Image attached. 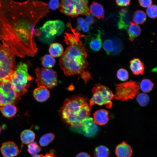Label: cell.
<instances>
[{"label": "cell", "instance_id": "obj_27", "mask_svg": "<svg viewBox=\"0 0 157 157\" xmlns=\"http://www.w3.org/2000/svg\"><path fill=\"white\" fill-rule=\"evenodd\" d=\"M42 65L45 68H50L53 67L56 63L53 57L49 54H46L41 58Z\"/></svg>", "mask_w": 157, "mask_h": 157}, {"label": "cell", "instance_id": "obj_5", "mask_svg": "<svg viewBox=\"0 0 157 157\" xmlns=\"http://www.w3.org/2000/svg\"><path fill=\"white\" fill-rule=\"evenodd\" d=\"M15 55L8 47L0 44V81H10L16 67Z\"/></svg>", "mask_w": 157, "mask_h": 157}, {"label": "cell", "instance_id": "obj_11", "mask_svg": "<svg viewBox=\"0 0 157 157\" xmlns=\"http://www.w3.org/2000/svg\"><path fill=\"white\" fill-rule=\"evenodd\" d=\"M64 28V24L61 21L50 20L46 21L39 30L40 33V35H42V37H43V39H48L52 38L56 35H60L63 33Z\"/></svg>", "mask_w": 157, "mask_h": 157}, {"label": "cell", "instance_id": "obj_2", "mask_svg": "<svg viewBox=\"0 0 157 157\" xmlns=\"http://www.w3.org/2000/svg\"><path fill=\"white\" fill-rule=\"evenodd\" d=\"M67 26L72 33H65L64 41L68 46L59 59L60 66L65 75H80L86 84L92 78L90 72L85 70L88 65L86 60L87 53L80 40L84 35H80L78 31L73 28L70 22Z\"/></svg>", "mask_w": 157, "mask_h": 157}, {"label": "cell", "instance_id": "obj_38", "mask_svg": "<svg viewBox=\"0 0 157 157\" xmlns=\"http://www.w3.org/2000/svg\"><path fill=\"white\" fill-rule=\"evenodd\" d=\"M140 5L144 8H148L151 6L152 3L151 0H140L138 1Z\"/></svg>", "mask_w": 157, "mask_h": 157}, {"label": "cell", "instance_id": "obj_4", "mask_svg": "<svg viewBox=\"0 0 157 157\" xmlns=\"http://www.w3.org/2000/svg\"><path fill=\"white\" fill-rule=\"evenodd\" d=\"M27 64L20 62L16 66L10 81L17 94L19 96L26 93L33 79L28 73Z\"/></svg>", "mask_w": 157, "mask_h": 157}, {"label": "cell", "instance_id": "obj_18", "mask_svg": "<svg viewBox=\"0 0 157 157\" xmlns=\"http://www.w3.org/2000/svg\"><path fill=\"white\" fill-rule=\"evenodd\" d=\"M130 68L135 75L143 74L144 67L143 63L138 58H134L130 61Z\"/></svg>", "mask_w": 157, "mask_h": 157}, {"label": "cell", "instance_id": "obj_9", "mask_svg": "<svg viewBox=\"0 0 157 157\" xmlns=\"http://www.w3.org/2000/svg\"><path fill=\"white\" fill-rule=\"evenodd\" d=\"M36 76L35 82L39 87L52 89L57 83V74L50 68H37L35 70Z\"/></svg>", "mask_w": 157, "mask_h": 157}, {"label": "cell", "instance_id": "obj_17", "mask_svg": "<svg viewBox=\"0 0 157 157\" xmlns=\"http://www.w3.org/2000/svg\"><path fill=\"white\" fill-rule=\"evenodd\" d=\"M87 39L89 40L88 44L90 49L94 52L99 51L102 46V41L101 38V32L98 30L97 34L94 36L87 37Z\"/></svg>", "mask_w": 157, "mask_h": 157}, {"label": "cell", "instance_id": "obj_6", "mask_svg": "<svg viewBox=\"0 0 157 157\" xmlns=\"http://www.w3.org/2000/svg\"><path fill=\"white\" fill-rule=\"evenodd\" d=\"M88 2L86 0H62L58 8L63 14L72 17L90 15Z\"/></svg>", "mask_w": 157, "mask_h": 157}, {"label": "cell", "instance_id": "obj_23", "mask_svg": "<svg viewBox=\"0 0 157 157\" xmlns=\"http://www.w3.org/2000/svg\"><path fill=\"white\" fill-rule=\"evenodd\" d=\"M0 110L3 115L8 118L14 117L17 112L16 107L12 104H8L0 107Z\"/></svg>", "mask_w": 157, "mask_h": 157}, {"label": "cell", "instance_id": "obj_28", "mask_svg": "<svg viewBox=\"0 0 157 157\" xmlns=\"http://www.w3.org/2000/svg\"><path fill=\"white\" fill-rule=\"evenodd\" d=\"M139 87L142 91L145 93H148L152 90L154 84L150 79L144 78L141 81Z\"/></svg>", "mask_w": 157, "mask_h": 157}, {"label": "cell", "instance_id": "obj_41", "mask_svg": "<svg viewBox=\"0 0 157 157\" xmlns=\"http://www.w3.org/2000/svg\"><path fill=\"white\" fill-rule=\"evenodd\" d=\"M76 157H91V156L87 153L81 152L78 154Z\"/></svg>", "mask_w": 157, "mask_h": 157}, {"label": "cell", "instance_id": "obj_26", "mask_svg": "<svg viewBox=\"0 0 157 157\" xmlns=\"http://www.w3.org/2000/svg\"><path fill=\"white\" fill-rule=\"evenodd\" d=\"M133 21L136 24H142L146 20L147 16L143 11L138 10L135 11L133 16Z\"/></svg>", "mask_w": 157, "mask_h": 157}, {"label": "cell", "instance_id": "obj_10", "mask_svg": "<svg viewBox=\"0 0 157 157\" xmlns=\"http://www.w3.org/2000/svg\"><path fill=\"white\" fill-rule=\"evenodd\" d=\"M20 99L10 81L8 80L0 81V107L8 104H13Z\"/></svg>", "mask_w": 157, "mask_h": 157}, {"label": "cell", "instance_id": "obj_20", "mask_svg": "<svg viewBox=\"0 0 157 157\" xmlns=\"http://www.w3.org/2000/svg\"><path fill=\"white\" fill-rule=\"evenodd\" d=\"M33 94L35 99L40 102L46 101L50 96V92L47 89L41 87L35 89L33 91Z\"/></svg>", "mask_w": 157, "mask_h": 157}, {"label": "cell", "instance_id": "obj_32", "mask_svg": "<svg viewBox=\"0 0 157 157\" xmlns=\"http://www.w3.org/2000/svg\"><path fill=\"white\" fill-rule=\"evenodd\" d=\"M77 22L76 29L78 31L82 30L84 32L87 33L89 31L90 26L85 21V19L79 17L77 19Z\"/></svg>", "mask_w": 157, "mask_h": 157}, {"label": "cell", "instance_id": "obj_39", "mask_svg": "<svg viewBox=\"0 0 157 157\" xmlns=\"http://www.w3.org/2000/svg\"><path fill=\"white\" fill-rule=\"evenodd\" d=\"M115 1L117 5L120 6H127L129 5L131 3V1L129 0H116Z\"/></svg>", "mask_w": 157, "mask_h": 157}, {"label": "cell", "instance_id": "obj_16", "mask_svg": "<svg viewBox=\"0 0 157 157\" xmlns=\"http://www.w3.org/2000/svg\"><path fill=\"white\" fill-rule=\"evenodd\" d=\"M115 153L117 157H131L133 150L129 144L123 142L116 146Z\"/></svg>", "mask_w": 157, "mask_h": 157}, {"label": "cell", "instance_id": "obj_42", "mask_svg": "<svg viewBox=\"0 0 157 157\" xmlns=\"http://www.w3.org/2000/svg\"><path fill=\"white\" fill-rule=\"evenodd\" d=\"M43 157H58L55 155L52 152H50L49 153H46L44 156H43Z\"/></svg>", "mask_w": 157, "mask_h": 157}, {"label": "cell", "instance_id": "obj_12", "mask_svg": "<svg viewBox=\"0 0 157 157\" xmlns=\"http://www.w3.org/2000/svg\"><path fill=\"white\" fill-rule=\"evenodd\" d=\"M78 132L88 137H94L98 130L97 125L95 123L92 118L88 117L82 121Z\"/></svg>", "mask_w": 157, "mask_h": 157}, {"label": "cell", "instance_id": "obj_8", "mask_svg": "<svg viewBox=\"0 0 157 157\" xmlns=\"http://www.w3.org/2000/svg\"><path fill=\"white\" fill-rule=\"evenodd\" d=\"M140 88L138 83L132 80L116 85L114 98L121 101L134 99L139 94Z\"/></svg>", "mask_w": 157, "mask_h": 157}, {"label": "cell", "instance_id": "obj_19", "mask_svg": "<svg viewBox=\"0 0 157 157\" xmlns=\"http://www.w3.org/2000/svg\"><path fill=\"white\" fill-rule=\"evenodd\" d=\"M90 13L94 17L100 19L105 16V10L101 4L95 1L93 2L89 8Z\"/></svg>", "mask_w": 157, "mask_h": 157}, {"label": "cell", "instance_id": "obj_21", "mask_svg": "<svg viewBox=\"0 0 157 157\" xmlns=\"http://www.w3.org/2000/svg\"><path fill=\"white\" fill-rule=\"evenodd\" d=\"M129 40L133 42L135 39L139 36L141 33V29L137 24L131 22L127 29Z\"/></svg>", "mask_w": 157, "mask_h": 157}, {"label": "cell", "instance_id": "obj_33", "mask_svg": "<svg viewBox=\"0 0 157 157\" xmlns=\"http://www.w3.org/2000/svg\"><path fill=\"white\" fill-rule=\"evenodd\" d=\"M27 150L30 154L33 156L40 151L41 148L36 142H33L28 145Z\"/></svg>", "mask_w": 157, "mask_h": 157}, {"label": "cell", "instance_id": "obj_34", "mask_svg": "<svg viewBox=\"0 0 157 157\" xmlns=\"http://www.w3.org/2000/svg\"><path fill=\"white\" fill-rule=\"evenodd\" d=\"M117 78L121 81H125L129 78V74L128 72L126 69L120 68L119 69L117 72Z\"/></svg>", "mask_w": 157, "mask_h": 157}, {"label": "cell", "instance_id": "obj_3", "mask_svg": "<svg viewBox=\"0 0 157 157\" xmlns=\"http://www.w3.org/2000/svg\"><path fill=\"white\" fill-rule=\"evenodd\" d=\"M91 108L88 98L78 94L66 99L59 113L65 123L72 127L77 128L79 127L83 119L90 115Z\"/></svg>", "mask_w": 157, "mask_h": 157}, {"label": "cell", "instance_id": "obj_36", "mask_svg": "<svg viewBox=\"0 0 157 157\" xmlns=\"http://www.w3.org/2000/svg\"><path fill=\"white\" fill-rule=\"evenodd\" d=\"M146 13L148 16L150 18L155 19L157 16V7L156 5H151L147 8Z\"/></svg>", "mask_w": 157, "mask_h": 157}, {"label": "cell", "instance_id": "obj_35", "mask_svg": "<svg viewBox=\"0 0 157 157\" xmlns=\"http://www.w3.org/2000/svg\"><path fill=\"white\" fill-rule=\"evenodd\" d=\"M103 47L106 53L108 55L113 52V45L112 41L109 39L105 40L103 43Z\"/></svg>", "mask_w": 157, "mask_h": 157}, {"label": "cell", "instance_id": "obj_22", "mask_svg": "<svg viewBox=\"0 0 157 157\" xmlns=\"http://www.w3.org/2000/svg\"><path fill=\"white\" fill-rule=\"evenodd\" d=\"M35 138V133L31 129L24 130L20 134V138L22 144H29L33 142Z\"/></svg>", "mask_w": 157, "mask_h": 157}, {"label": "cell", "instance_id": "obj_13", "mask_svg": "<svg viewBox=\"0 0 157 157\" xmlns=\"http://www.w3.org/2000/svg\"><path fill=\"white\" fill-rule=\"evenodd\" d=\"M0 150L3 157H15L19 151L17 145L13 142L10 141L3 143Z\"/></svg>", "mask_w": 157, "mask_h": 157}, {"label": "cell", "instance_id": "obj_1", "mask_svg": "<svg viewBox=\"0 0 157 157\" xmlns=\"http://www.w3.org/2000/svg\"><path fill=\"white\" fill-rule=\"evenodd\" d=\"M46 3L0 0V40L17 56H34L38 49L34 38L35 26L49 12Z\"/></svg>", "mask_w": 157, "mask_h": 157}, {"label": "cell", "instance_id": "obj_14", "mask_svg": "<svg viewBox=\"0 0 157 157\" xmlns=\"http://www.w3.org/2000/svg\"><path fill=\"white\" fill-rule=\"evenodd\" d=\"M118 17V28L127 30L131 19V14L129 10L127 8L121 9L119 12Z\"/></svg>", "mask_w": 157, "mask_h": 157}, {"label": "cell", "instance_id": "obj_29", "mask_svg": "<svg viewBox=\"0 0 157 157\" xmlns=\"http://www.w3.org/2000/svg\"><path fill=\"white\" fill-rule=\"evenodd\" d=\"M54 138V135L52 133L44 134L42 135L40 139V144L42 146L46 147L50 144Z\"/></svg>", "mask_w": 157, "mask_h": 157}, {"label": "cell", "instance_id": "obj_44", "mask_svg": "<svg viewBox=\"0 0 157 157\" xmlns=\"http://www.w3.org/2000/svg\"><path fill=\"white\" fill-rule=\"evenodd\" d=\"M2 131V129L1 127V126H0V134Z\"/></svg>", "mask_w": 157, "mask_h": 157}, {"label": "cell", "instance_id": "obj_31", "mask_svg": "<svg viewBox=\"0 0 157 157\" xmlns=\"http://www.w3.org/2000/svg\"><path fill=\"white\" fill-rule=\"evenodd\" d=\"M136 99L139 105L142 107L147 106L150 101L149 96L144 93L138 94L136 97Z\"/></svg>", "mask_w": 157, "mask_h": 157}, {"label": "cell", "instance_id": "obj_15", "mask_svg": "<svg viewBox=\"0 0 157 157\" xmlns=\"http://www.w3.org/2000/svg\"><path fill=\"white\" fill-rule=\"evenodd\" d=\"M93 119L97 125H104L107 123L109 120L108 112L105 109L98 110L93 114Z\"/></svg>", "mask_w": 157, "mask_h": 157}, {"label": "cell", "instance_id": "obj_7", "mask_svg": "<svg viewBox=\"0 0 157 157\" xmlns=\"http://www.w3.org/2000/svg\"><path fill=\"white\" fill-rule=\"evenodd\" d=\"M92 92V97L89 101V105L91 108L95 104L104 105L108 108H111L112 100L114 95L108 88L99 83H97L93 87Z\"/></svg>", "mask_w": 157, "mask_h": 157}, {"label": "cell", "instance_id": "obj_30", "mask_svg": "<svg viewBox=\"0 0 157 157\" xmlns=\"http://www.w3.org/2000/svg\"><path fill=\"white\" fill-rule=\"evenodd\" d=\"M113 50L112 54L114 56L119 54L123 49V44L121 40L118 38H115L112 40Z\"/></svg>", "mask_w": 157, "mask_h": 157}, {"label": "cell", "instance_id": "obj_25", "mask_svg": "<svg viewBox=\"0 0 157 157\" xmlns=\"http://www.w3.org/2000/svg\"><path fill=\"white\" fill-rule=\"evenodd\" d=\"M110 155V151L109 149L104 145L98 146L94 149V157H109Z\"/></svg>", "mask_w": 157, "mask_h": 157}, {"label": "cell", "instance_id": "obj_43", "mask_svg": "<svg viewBox=\"0 0 157 157\" xmlns=\"http://www.w3.org/2000/svg\"><path fill=\"white\" fill-rule=\"evenodd\" d=\"M43 155L42 154H36L34 155L33 156L31 157H43Z\"/></svg>", "mask_w": 157, "mask_h": 157}, {"label": "cell", "instance_id": "obj_24", "mask_svg": "<svg viewBox=\"0 0 157 157\" xmlns=\"http://www.w3.org/2000/svg\"><path fill=\"white\" fill-rule=\"evenodd\" d=\"M49 51L50 55L53 57H58L61 56L64 52L62 45L58 43H54L50 46Z\"/></svg>", "mask_w": 157, "mask_h": 157}, {"label": "cell", "instance_id": "obj_37", "mask_svg": "<svg viewBox=\"0 0 157 157\" xmlns=\"http://www.w3.org/2000/svg\"><path fill=\"white\" fill-rule=\"evenodd\" d=\"M60 2L58 0H52L49 1L48 5V7L53 10H55L58 8Z\"/></svg>", "mask_w": 157, "mask_h": 157}, {"label": "cell", "instance_id": "obj_40", "mask_svg": "<svg viewBox=\"0 0 157 157\" xmlns=\"http://www.w3.org/2000/svg\"><path fill=\"white\" fill-rule=\"evenodd\" d=\"M85 21L90 25L93 24L95 21V19L90 14L86 16Z\"/></svg>", "mask_w": 157, "mask_h": 157}]
</instances>
